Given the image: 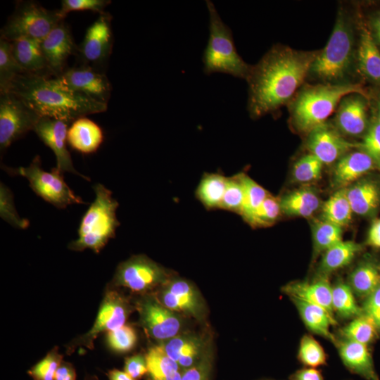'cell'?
Wrapping results in <instances>:
<instances>
[{"mask_svg": "<svg viewBox=\"0 0 380 380\" xmlns=\"http://www.w3.org/2000/svg\"><path fill=\"white\" fill-rule=\"evenodd\" d=\"M318 51H303L283 45L272 47L246 79L248 110L253 118L273 113L291 101L309 75Z\"/></svg>", "mask_w": 380, "mask_h": 380, "instance_id": "6da1fadb", "label": "cell"}, {"mask_svg": "<svg viewBox=\"0 0 380 380\" xmlns=\"http://www.w3.org/2000/svg\"><path fill=\"white\" fill-rule=\"evenodd\" d=\"M5 91L19 97L40 117L61 120L70 125L80 118L107 110V104L83 94L64 89L53 78L46 76L22 73Z\"/></svg>", "mask_w": 380, "mask_h": 380, "instance_id": "7a4b0ae2", "label": "cell"}, {"mask_svg": "<svg viewBox=\"0 0 380 380\" xmlns=\"http://www.w3.org/2000/svg\"><path fill=\"white\" fill-rule=\"evenodd\" d=\"M352 94L370 96L360 83H320L305 87L290 106L291 122L298 131L308 134L326 123L342 99Z\"/></svg>", "mask_w": 380, "mask_h": 380, "instance_id": "3957f363", "label": "cell"}, {"mask_svg": "<svg viewBox=\"0 0 380 380\" xmlns=\"http://www.w3.org/2000/svg\"><path fill=\"white\" fill-rule=\"evenodd\" d=\"M356 49L353 22L340 8L330 38L325 47L318 51L309 75L324 84L346 83L355 65Z\"/></svg>", "mask_w": 380, "mask_h": 380, "instance_id": "277c9868", "label": "cell"}, {"mask_svg": "<svg viewBox=\"0 0 380 380\" xmlns=\"http://www.w3.org/2000/svg\"><path fill=\"white\" fill-rule=\"evenodd\" d=\"M94 201L83 216L78 229L77 239L72 241L70 249L81 251L86 248L99 253L115 235L120 225L116 216L118 203L111 191L101 184L94 186Z\"/></svg>", "mask_w": 380, "mask_h": 380, "instance_id": "5b68a950", "label": "cell"}, {"mask_svg": "<svg viewBox=\"0 0 380 380\" xmlns=\"http://www.w3.org/2000/svg\"><path fill=\"white\" fill-rule=\"evenodd\" d=\"M205 2L210 16V35L203 55L204 72H222L246 80L252 65L238 53L232 32L221 19L213 3L208 0Z\"/></svg>", "mask_w": 380, "mask_h": 380, "instance_id": "8992f818", "label": "cell"}, {"mask_svg": "<svg viewBox=\"0 0 380 380\" xmlns=\"http://www.w3.org/2000/svg\"><path fill=\"white\" fill-rule=\"evenodd\" d=\"M65 16L33 1H20L1 31L8 42L26 38L42 41Z\"/></svg>", "mask_w": 380, "mask_h": 380, "instance_id": "52a82bcc", "label": "cell"}, {"mask_svg": "<svg viewBox=\"0 0 380 380\" xmlns=\"http://www.w3.org/2000/svg\"><path fill=\"white\" fill-rule=\"evenodd\" d=\"M6 171L25 177L38 196L58 208H64L75 203H84L69 188L62 173L56 167L52 168L51 172L42 168L39 156H36L27 167L7 168Z\"/></svg>", "mask_w": 380, "mask_h": 380, "instance_id": "ba28073f", "label": "cell"}, {"mask_svg": "<svg viewBox=\"0 0 380 380\" xmlns=\"http://www.w3.org/2000/svg\"><path fill=\"white\" fill-rule=\"evenodd\" d=\"M170 274L160 265L144 255H135L118 267L113 283L134 293H144L164 285Z\"/></svg>", "mask_w": 380, "mask_h": 380, "instance_id": "9c48e42d", "label": "cell"}, {"mask_svg": "<svg viewBox=\"0 0 380 380\" xmlns=\"http://www.w3.org/2000/svg\"><path fill=\"white\" fill-rule=\"evenodd\" d=\"M40 118L15 94L0 92L1 150H5L27 132L34 131Z\"/></svg>", "mask_w": 380, "mask_h": 380, "instance_id": "30bf717a", "label": "cell"}, {"mask_svg": "<svg viewBox=\"0 0 380 380\" xmlns=\"http://www.w3.org/2000/svg\"><path fill=\"white\" fill-rule=\"evenodd\" d=\"M132 307L127 299L115 291L109 290L101 303L97 317L91 329L72 343L69 349L85 346L91 349L99 334L111 331L125 325Z\"/></svg>", "mask_w": 380, "mask_h": 380, "instance_id": "8fae6325", "label": "cell"}, {"mask_svg": "<svg viewBox=\"0 0 380 380\" xmlns=\"http://www.w3.org/2000/svg\"><path fill=\"white\" fill-rule=\"evenodd\" d=\"M53 80L64 89L83 94L108 105L112 89L110 82L104 73L92 66L86 64L69 68Z\"/></svg>", "mask_w": 380, "mask_h": 380, "instance_id": "7c38bea8", "label": "cell"}, {"mask_svg": "<svg viewBox=\"0 0 380 380\" xmlns=\"http://www.w3.org/2000/svg\"><path fill=\"white\" fill-rule=\"evenodd\" d=\"M142 327L147 334L158 341H167L177 336L182 327L179 317L153 296H144L138 303Z\"/></svg>", "mask_w": 380, "mask_h": 380, "instance_id": "4fadbf2b", "label": "cell"}, {"mask_svg": "<svg viewBox=\"0 0 380 380\" xmlns=\"http://www.w3.org/2000/svg\"><path fill=\"white\" fill-rule=\"evenodd\" d=\"M310 153L317 157L324 165L338 161L358 144H353L344 139L338 130L324 123L308 134L306 142Z\"/></svg>", "mask_w": 380, "mask_h": 380, "instance_id": "5bb4252c", "label": "cell"}, {"mask_svg": "<svg viewBox=\"0 0 380 380\" xmlns=\"http://www.w3.org/2000/svg\"><path fill=\"white\" fill-rule=\"evenodd\" d=\"M370 98L360 94L346 96L339 103L335 125L338 132L347 136H364L371 119L369 118Z\"/></svg>", "mask_w": 380, "mask_h": 380, "instance_id": "9a60e30c", "label": "cell"}, {"mask_svg": "<svg viewBox=\"0 0 380 380\" xmlns=\"http://www.w3.org/2000/svg\"><path fill=\"white\" fill-rule=\"evenodd\" d=\"M67 122L48 117H41L34 131L39 138L54 153L56 168L61 172L76 174L89 180L74 167L70 154L66 147L68 126Z\"/></svg>", "mask_w": 380, "mask_h": 380, "instance_id": "2e32d148", "label": "cell"}, {"mask_svg": "<svg viewBox=\"0 0 380 380\" xmlns=\"http://www.w3.org/2000/svg\"><path fill=\"white\" fill-rule=\"evenodd\" d=\"M113 42L111 16L104 13L88 27L77 51L84 63L100 64L110 56Z\"/></svg>", "mask_w": 380, "mask_h": 380, "instance_id": "e0dca14e", "label": "cell"}, {"mask_svg": "<svg viewBox=\"0 0 380 380\" xmlns=\"http://www.w3.org/2000/svg\"><path fill=\"white\" fill-rule=\"evenodd\" d=\"M158 297L160 303L175 312H182L194 317L201 315L203 304L196 288L184 279L168 280Z\"/></svg>", "mask_w": 380, "mask_h": 380, "instance_id": "ac0fdd59", "label": "cell"}, {"mask_svg": "<svg viewBox=\"0 0 380 380\" xmlns=\"http://www.w3.org/2000/svg\"><path fill=\"white\" fill-rule=\"evenodd\" d=\"M41 49L50 71L55 77L65 70L68 57L77 50L64 21L56 25L41 42Z\"/></svg>", "mask_w": 380, "mask_h": 380, "instance_id": "d6986e66", "label": "cell"}, {"mask_svg": "<svg viewBox=\"0 0 380 380\" xmlns=\"http://www.w3.org/2000/svg\"><path fill=\"white\" fill-rule=\"evenodd\" d=\"M359 39L355 66L367 80L380 87V50L373 39L366 23L359 21Z\"/></svg>", "mask_w": 380, "mask_h": 380, "instance_id": "ffe728a7", "label": "cell"}, {"mask_svg": "<svg viewBox=\"0 0 380 380\" xmlns=\"http://www.w3.org/2000/svg\"><path fill=\"white\" fill-rule=\"evenodd\" d=\"M335 346L349 371L367 380H379L367 345L341 338Z\"/></svg>", "mask_w": 380, "mask_h": 380, "instance_id": "44dd1931", "label": "cell"}, {"mask_svg": "<svg viewBox=\"0 0 380 380\" xmlns=\"http://www.w3.org/2000/svg\"><path fill=\"white\" fill-rule=\"evenodd\" d=\"M375 166V161L366 152L362 150L350 151L336 162L333 171V183L339 189L347 188Z\"/></svg>", "mask_w": 380, "mask_h": 380, "instance_id": "7402d4cb", "label": "cell"}, {"mask_svg": "<svg viewBox=\"0 0 380 380\" xmlns=\"http://www.w3.org/2000/svg\"><path fill=\"white\" fill-rule=\"evenodd\" d=\"M282 291L290 298L317 305L334 315L331 303L332 286L327 278L317 277L312 281L290 282L282 288Z\"/></svg>", "mask_w": 380, "mask_h": 380, "instance_id": "603a6c76", "label": "cell"}, {"mask_svg": "<svg viewBox=\"0 0 380 380\" xmlns=\"http://www.w3.org/2000/svg\"><path fill=\"white\" fill-rule=\"evenodd\" d=\"M38 40L22 38L10 42L15 59L23 73L50 77L53 75Z\"/></svg>", "mask_w": 380, "mask_h": 380, "instance_id": "cb8c5ba5", "label": "cell"}, {"mask_svg": "<svg viewBox=\"0 0 380 380\" xmlns=\"http://www.w3.org/2000/svg\"><path fill=\"white\" fill-rule=\"evenodd\" d=\"M204 342L195 335L183 334L177 335L175 337L161 343L165 353L179 367L186 369L194 366L202 357L203 353Z\"/></svg>", "mask_w": 380, "mask_h": 380, "instance_id": "d4e9b609", "label": "cell"}, {"mask_svg": "<svg viewBox=\"0 0 380 380\" xmlns=\"http://www.w3.org/2000/svg\"><path fill=\"white\" fill-rule=\"evenodd\" d=\"M291 299L307 329L335 345L337 338L330 331V327L337 324L334 315L317 305L298 298Z\"/></svg>", "mask_w": 380, "mask_h": 380, "instance_id": "484cf974", "label": "cell"}, {"mask_svg": "<svg viewBox=\"0 0 380 380\" xmlns=\"http://www.w3.org/2000/svg\"><path fill=\"white\" fill-rule=\"evenodd\" d=\"M353 213L362 216L374 214L380 206V186L374 180L362 179L346 188Z\"/></svg>", "mask_w": 380, "mask_h": 380, "instance_id": "4316f807", "label": "cell"}, {"mask_svg": "<svg viewBox=\"0 0 380 380\" xmlns=\"http://www.w3.org/2000/svg\"><path fill=\"white\" fill-rule=\"evenodd\" d=\"M67 140L72 148L82 153L95 152L103 140L101 127L91 120L82 117L68 128Z\"/></svg>", "mask_w": 380, "mask_h": 380, "instance_id": "83f0119b", "label": "cell"}, {"mask_svg": "<svg viewBox=\"0 0 380 380\" xmlns=\"http://www.w3.org/2000/svg\"><path fill=\"white\" fill-rule=\"evenodd\" d=\"M362 246L352 241H341L322 253L317 277L327 278L331 273L349 265Z\"/></svg>", "mask_w": 380, "mask_h": 380, "instance_id": "f1b7e54d", "label": "cell"}, {"mask_svg": "<svg viewBox=\"0 0 380 380\" xmlns=\"http://www.w3.org/2000/svg\"><path fill=\"white\" fill-rule=\"evenodd\" d=\"M279 203L285 215L309 217L319 208L320 200L313 189L303 187L284 195Z\"/></svg>", "mask_w": 380, "mask_h": 380, "instance_id": "f546056e", "label": "cell"}, {"mask_svg": "<svg viewBox=\"0 0 380 380\" xmlns=\"http://www.w3.org/2000/svg\"><path fill=\"white\" fill-rule=\"evenodd\" d=\"M145 357L149 380H181L179 366L165 353L160 344L150 348Z\"/></svg>", "mask_w": 380, "mask_h": 380, "instance_id": "4dcf8cb0", "label": "cell"}, {"mask_svg": "<svg viewBox=\"0 0 380 380\" xmlns=\"http://www.w3.org/2000/svg\"><path fill=\"white\" fill-rule=\"evenodd\" d=\"M348 284L354 294L367 298L380 284L378 265L371 258L365 259L352 271Z\"/></svg>", "mask_w": 380, "mask_h": 380, "instance_id": "1f68e13d", "label": "cell"}, {"mask_svg": "<svg viewBox=\"0 0 380 380\" xmlns=\"http://www.w3.org/2000/svg\"><path fill=\"white\" fill-rule=\"evenodd\" d=\"M322 219L341 227L348 225L353 213L346 188L339 189L322 205Z\"/></svg>", "mask_w": 380, "mask_h": 380, "instance_id": "d6a6232c", "label": "cell"}, {"mask_svg": "<svg viewBox=\"0 0 380 380\" xmlns=\"http://www.w3.org/2000/svg\"><path fill=\"white\" fill-rule=\"evenodd\" d=\"M227 178L220 174H205L196 189V196L203 205L213 209L220 208Z\"/></svg>", "mask_w": 380, "mask_h": 380, "instance_id": "836d02e7", "label": "cell"}, {"mask_svg": "<svg viewBox=\"0 0 380 380\" xmlns=\"http://www.w3.org/2000/svg\"><path fill=\"white\" fill-rule=\"evenodd\" d=\"M331 303L334 313L343 319H350L363 314L355 300L354 293L348 283L342 281L332 286Z\"/></svg>", "mask_w": 380, "mask_h": 380, "instance_id": "e575fe53", "label": "cell"}, {"mask_svg": "<svg viewBox=\"0 0 380 380\" xmlns=\"http://www.w3.org/2000/svg\"><path fill=\"white\" fill-rule=\"evenodd\" d=\"M377 332L373 319L364 313L354 317L339 331L341 338L367 346L376 339Z\"/></svg>", "mask_w": 380, "mask_h": 380, "instance_id": "d590c367", "label": "cell"}, {"mask_svg": "<svg viewBox=\"0 0 380 380\" xmlns=\"http://www.w3.org/2000/svg\"><path fill=\"white\" fill-rule=\"evenodd\" d=\"M342 228L323 219L314 222L312 227L314 257L343 241Z\"/></svg>", "mask_w": 380, "mask_h": 380, "instance_id": "8d00e7d4", "label": "cell"}, {"mask_svg": "<svg viewBox=\"0 0 380 380\" xmlns=\"http://www.w3.org/2000/svg\"><path fill=\"white\" fill-rule=\"evenodd\" d=\"M243 190L241 216L248 223L255 212L269 194L268 192L248 175L239 174Z\"/></svg>", "mask_w": 380, "mask_h": 380, "instance_id": "74e56055", "label": "cell"}, {"mask_svg": "<svg viewBox=\"0 0 380 380\" xmlns=\"http://www.w3.org/2000/svg\"><path fill=\"white\" fill-rule=\"evenodd\" d=\"M22 73L23 71L13 56L11 43L1 38L0 92L5 91L11 82Z\"/></svg>", "mask_w": 380, "mask_h": 380, "instance_id": "f35d334b", "label": "cell"}, {"mask_svg": "<svg viewBox=\"0 0 380 380\" xmlns=\"http://www.w3.org/2000/svg\"><path fill=\"white\" fill-rule=\"evenodd\" d=\"M298 358L306 367L315 368L327 363V355L322 346L311 335H304L300 341Z\"/></svg>", "mask_w": 380, "mask_h": 380, "instance_id": "ab89813d", "label": "cell"}, {"mask_svg": "<svg viewBox=\"0 0 380 380\" xmlns=\"http://www.w3.org/2000/svg\"><path fill=\"white\" fill-rule=\"evenodd\" d=\"M323 165L317 157L309 153L294 164L292 170L293 179L299 183L315 182L321 177Z\"/></svg>", "mask_w": 380, "mask_h": 380, "instance_id": "60d3db41", "label": "cell"}, {"mask_svg": "<svg viewBox=\"0 0 380 380\" xmlns=\"http://www.w3.org/2000/svg\"><path fill=\"white\" fill-rule=\"evenodd\" d=\"M107 343L111 350L118 353H125L135 346L137 335L135 329L129 325H124L107 334Z\"/></svg>", "mask_w": 380, "mask_h": 380, "instance_id": "b9f144b4", "label": "cell"}, {"mask_svg": "<svg viewBox=\"0 0 380 380\" xmlns=\"http://www.w3.org/2000/svg\"><path fill=\"white\" fill-rule=\"evenodd\" d=\"M62 361L63 355L55 348L31 367L28 374L33 380H54L56 372Z\"/></svg>", "mask_w": 380, "mask_h": 380, "instance_id": "7bdbcfd3", "label": "cell"}, {"mask_svg": "<svg viewBox=\"0 0 380 380\" xmlns=\"http://www.w3.org/2000/svg\"><path fill=\"white\" fill-rule=\"evenodd\" d=\"M0 215L3 220L17 229H24L29 226V221L18 215L13 194L3 183L0 186Z\"/></svg>", "mask_w": 380, "mask_h": 380, "instance_id": "ee69618b", "label": "cell"}, {"mask_svg": "<svg viewBox=\"0 0 380 380\" xmlns=\"http://www.w3.org/2000/svg\"><path fill=\"white\" fill-rule=\"evenodd\" d=\"M281 213L279 200L268 194L248 223L253 227H267L274 223Z\"/></svg>", "mask_w": 380, "mask_h": 380, "instance_id": "f6af8a7d", "label": "cell"}, {"mask_svg": "<svg viewBox=\"0 0 380 380\" xmlns=\"http://www.w3.org/2000/svg\"><path fill=\"white\" fill-rule=\"evenodd\" d=\"M243 190L239 174L227 178L226 189L220 208L241 215Z\"/></svg>", "mask_w": 380, "mask_h": 380, "instance_id": "bcb514c9", "label": "cell"}, {"mask_svg": "<svg viewBox=\"0 0 380 380\" xmlns=\"http://www.w3.org/2000/svg\"><path fill=\"white\" fill-rule=\"evenodd\" d=\"M358 148L369 154L376 164L380 161V123L373 115Z\"/></svg>", "mask_w": 380, "mask_h": 380, "instance_id": "7dc6e473", "label": "cell"}, {"mask_svg": "<svg viewBox=\"0 0 380 380\" xmlns=\"http://www.w3.org/2000/svg\"><path fill=\"white\" fill-rule=\"evenodd\" d=\"M110 4L109 0H63L60 13L65 16L71 11H91L100 15L105 12V8Z\"/></svg>", "mask_w": 380, "mask_h": 380, "instance_id": "c3c4849f", "label": "cell"}, {"mask_svg": "<svg viewBox=\"0 0 380 380\" xmlns=\"http://www.w3.org/2000/svg\"><path fill=\"white\" fill-rule=\"evenodd\" d=\"M211 360L204 353L202 357L194 366L185 369L181 380H210Z\"/></svg>", "mask_w": 380, "mask_h": 380, "instance_id": "681fc988", "label": "cell"}, {"mask_svg": "<svg viewBox=\"0 0 380 380\" xmlns=\"http://www.w3.org/2000/svg\"><path fill=\"white\" fill-rule=\"evenodd\" d=\"M124 371L135 379L147 374L148 367L145 355L138 354L127 357L125 362Z\"/></svg>", "mask_w": 380, "mask_h": 380, "instance_id": "f907efd6", "label": "cell"}, {"mask_svg": "<svg viewBox=\"0 0 380 380\" xmlns=\"http://www.w3.org/2000/svg\"><path fill=\"white\" fill-rule=\"evenodd\" d=\"M362 312L372 319L380 312V284L367 298L361 307Z\"/></svg>", "mask_w": 380, "mask_h": 380, "instance_id": "816d5d0a", "label": "cell"}, {"mask_svg": "<svg viewBox=\"0 0 380 380\" xmlns=\"http://www.w3.org/2000/svg\"><path fill=\"white\" fill-rule=\"evenodd\" d=\"M366 24L373 39L380 50V8L374 11L369 15Z\"/></svg>", "mask_w": 380, "mask_h": 380, "instance_id": "f5cc1de1", "label": "cell"}, {"mask_svg": "<svg viewBox=\"0 0 380 380\" xmlns=\"http://www.w3.org/2000/svg\"><path fill=\"white\" fill-rule=\"evenodd\" d=\"M291 380H324L321 372L315 368L308 367L297 370L290 377Z\"/></svg>", "mask_w": 380, "mask_h": 380, "instance_id": "db71d44e", "label": "cell"}, {"mask_svg": "<svg viewBox=\"0 0 380 380\" xmlns=\"http://www.w3.org/2000/svg\"><path fill=\"white\" fill-rule=\"evenodd\" d=\"M76 371L72 364L62 361L56 372L54 380H76Z\"/></svg>", "mask_w": 380, "mask_h": 380, "instance_id": "11a10c76", "label": "cell"}, {"mask_svg": "<svg viewBox=\"0 0 380 380\" xmlns=\"http://www.w3.org/2000/svg\"><path fill=\"white\" fill-rule=\"evenodd\" d=\"M366 243L367 245L380 248V219L374 220L367 233Z\"/></svg>", "mask_w": 380, "mask_h": 380, "instance_id": "9f6ffc18", "label": "cell"}, {"mask_svg": "<svg viewBox=\"0 0 380 380\" xmlns=\"http://www.w3.org/2000/svg\"><path fill=\"white\" fill-rule=\"evenodd\" d=\"M369 98L372 99L373 102V115L380 123V89H377L369 93Z\"/></svg>", "mask_w": 380, "mask_h": 380, "instance_id": "6f0895ef", "label": "cell"}, {"mask_svg": "<svg viewBox=\"0 0 380 380\" xmlns=\"http://www.w3.org/2000/svg\"><path fill=\"white\" fill-rule=\"evenodd\" d=\"M108 377L109 380H137L129 376L125 371L114 369L108 371Z\"/></svg>", "mask_w": 380, "mask_h": 380, "instance_id": "680465c9", "label": "cell"}, {"mask_svg": "<svg viewBox=\"0 0 380 380\" xmlns=\"http://www.w3.org/2000/svg\"><path fill=\"white\" fill-rule=\"evenodd\" d=\"M373 320L374 321L378 330L380 331V312L376 315V316L373 319Z\"/></svg>", "mask_w": 380, "mask_h": 380, "instance_id": "91938a15", "label": "cell"}, {"mask_svg": "<svg viewBox=\"0 0 380 380\" xmlns=\"http://www.w3.org/2000/svg\"><path fill=\"white\" fill-rule=\"evenodd\" d=\"M376 167L380 170V161L376 164Z\"/></svg>", "mask_w": 380, "mask_h": 380, "instance_id": "94428289", "label": "cell"}, {"mask_svg": "<svg viewBox=\"0 0 380 380\" xmlns=\"http://www.w3.org/2000/svg\"><path fill=\"white\" fill-rule=\"evenodd\" d=\"M378 268H379V277H380V265H378Z\"/></svg>", "mask_w": 380, "mask_h": 380, "instance_id": "6125c7cd", "label": "cell"}]
</instances>
